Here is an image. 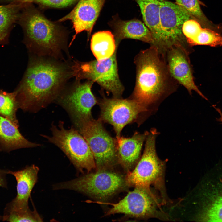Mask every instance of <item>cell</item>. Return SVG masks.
<instances>
[{"label": "cell", "mask_w": 222, "mask_h": 222, "mask_svg": "<svg viewBox=\"0 0 222 222\" xmlns=\"http://www.w3.org/2000/svg\"><path fill=\"white\" fill-rule=\"evenodd\" d=\"M70 74L64 64L42 58L31 60L15 91L19 108L36 113L47 107L61 92Z\"/></svg>", "instance_id": "obj_1"}, {"label": "cell", "mask_w": 222, "mask_h": 222, "mask_svg": "<svg viewBox=\"0 0 222 222\" xmlns=\"http://www.w3.org/2000/svg\"><path fill=\"white\" fill-rule=\"evenodd\" d=\"M135 85L132 99L147 110L155 113L163 101L175 91L178 83L171 75L164 55L154 45L136 56Z\"/></svg>", "instance_id": "obj_2"}, {"label": "cell", "mask_w": 222, "mask_h": 222, "mask_svg": "<svg viewBox=\"0 0 222 222\" xmlns=\"http://www.w3.org/2000/svg\"><path fill=\"white\" fill-rule=\"evenodd\" d=\"M28 4L23 6L18 20L28 45L38 53L56 57L64 44V32L58 25Z\"/></svg>", "instance_id": "obj_3"}, {"label": "cell", "mask_w": 222, "mask_h": 222, "mask_svg": "<svg viewBox=\"0 0 222 222\" xmlns=\"http://www.w3.org/2000/svg\"><path fill=\"white\" fill-rule=\"evenodd\" d=\"M158 133L155 128L147 132L143 154L133 171L125 176L128 186L150 187L153 186L160 192L163 203L167 197L164 178L165 163L158 158L156 148V139Z\"/></svg>", "instance_id": "obj_4"}, {"label": "cell", "mask_w": 222, "mask_h": 222, "mask_svg": "<svg viewBox=\"0 0 222 222\" xmlns=\"http://www.w3.org/2000/svg\"><path fill=\"white\" fill-rule=\"evenodd\" d=\"M128 187L125 176L111 169L97 170L74 179L55 184V190H74L99 200H107Z\"/></svg>", "instance_id": "obj_5"}, {"label": "cell", "mask_w": 222, "mask_h": 222, "mask_svg": "<svg viewBox=\"0 0 222 222\" xmlns=\"http://www.w3.org/2000/svg\"><path fill=\"white\" fill-rule=\"evenodd\" d=\"M63 122L57 126L52 124L51 135H42L50 142L58 147L66 155L79 172L89 173L96 166L91 149L85 139L75 127L65 128Z\"/></svg>", "instance_id": "obj_6"}, {"label": "cell", "mask_w": 222, "mask_h": 222, "mask_svg": "<svg viewBox=\"0 0 222 222\" xmlns=\"http://www.w3.org/2000/svg\"><path fill=\"white\" fill-rule=\"evenodd\" d=\"M75 128L87 141L94 159L96 171L111 169L118 163L116 139L108 134L100 119L92 117Z\"/></svg>", "instance_id": "obj_7"}, {"label": "cell", "mask_w": 222, "mask_h": 222, "mask_svg": "<svg viewBox=\"0 0 222 222\" xmlns=\"http://www.w3.org/2000/svg\"><path fill=\"white\" fill-rule=\"evenodd\" d=\"M72 75L77 80L87 79L97 83L111 93L114 98H121L124 90L118 75L116 51L110 58L86 62L74 61Z\"/></svg>", "instance_id": "obj_8"}, {"label": "cell", "mask_w": 222, "mask_h": 222, "mask_svg": "<svg viewBox=\"0 0 222 222\" xmlns=\"http://www.w3.org/2000/svg\"><path fill=\"white\" fill-rule=\"evenodd\" d=\"M135 187L133 191L129 192L123 199L117 203H106L100 201L94 202L112 206L105 216L122 213L137 218L168 219L161 209L158 199L150 187Z\"/></svg>", "instance_id": "obj_9"}, {"label": "cell", "mask_w": 222, "mask_h": 222, "mask_svg": "<svg viewBox=\"0 0 222 222\" xmlns=\"http://www.w3.org/2000/svg\"><path fill=\"white\" fill-rule=\"evenodd\" d=\"M94 82H78L72 88L61 92L55 100L68 114L74 127L92 117L91 110L97 100L91 88Z\"/></svg>", "instance_id": "obj_10"}, {"label": "cell", "mask_w": 222, "mask_h": 222, "mask_svg": "<svg viewBox=\"0 0 222 222\" xmlns=\"http://www.w3.org/2000/svg\"><path fill=\"white\" fill-rule=\"evenodd\" d=\"M101 109L99 118L112 125L116 134L121 132L127 124L136 121L143 114L148 115L145 108L133 99L109 98L103 97L99 103Z\"/></svg>", "instance_id": "obj_11"}, {"label": "cell", "mask_w": 222, "mask_h": 222, "mask_svg": "<svg viewBox=\"0 0 222 222\" xmlns=\"http://www.w3.org/2000/svg\"><path fill=\"white\" fill-rule=\"evenodd\" d=\"M161 38L157 47L164 51L173 45L181 44L190 47L182 31L185 22L192 19L175 3L166 0L161 3L159 14Z\"/></svg>", "instance_id": "obj_12"}, {"label": "cell", "mask_w": 222, "mask_h": 222, "mask_svg": "<svg viewBox=\"0 0 222 222\" xmlns=\"http://www.w3.org/2000/svg\"><path fill=\"white\" fill-rule=\"evenodd\" d=\"M189 49V47L186 46L176 44L163 51L169 72L173 78L184 86L190 94L194 91L207 100L195 83L189 57L190 53Z\"/></svg>", "instance_id": "obj_13"}, {"label": "cell", "mask_w": 222, "mask_h": 222, "mask_svg": "<svg viewBox=\"0 0 222 222\" xmlns=\"http://www.w3.org/2000/svg\"><path fill=\"white\" fill-rule=\"evenodd\" d=\"M39 168L34 165L27 166L19 171H8L17 182V194L6 207L5 213L26 211L29 209L28 201L31 191L37 183Z\"/></svg>", "instance_id": "obj_14"}, {"label": "cell", "mask_w": 222, "mask_h": 222, "mask_svg": "<svg viewBox=\"0 0 222 222\" xmlns=\"http://www.w3.org/2000/svg\"><path fill=\"white\" fill-rule=\"evenodd\" d=\"M105 0H80L68 14L59 21L70 20L72 22L75 34L71 44L76 35L83 31L90 35L93 26L99 16Z\"/></svg>", "instance_id": "obj_15"}, {"label": "cell", "mask_w": 222, "mask_h": 222, "mask_svg": "<svg viewBox=\"0 0 222 222\" xmlns=\"http://www.w3.org/2000/svg\"><path fill=\"white\" fill-rule=\"evenodd\" d=\"M147 133L136 132L128 138L116 137L118 163L127 172L130 171L139 159Z\"/></svg>", "instance_id": "obj_16"}, {"label": "cell", "mask_w": 222, "mask_h": 222, "mask_svg": "<svg viewBox=\"0 0 222 222\" xmlns=\"http://www.w3.org/2000/svg\"><path fill=\"white\" fill-rule=\"evenodd\" d=\"M16 126L10 121L0 115V149L9 152L23 148L35 147L40 146L39 143L32 142L22 135Z\"/></svg>", "instance_id": "obj_17"}, {"label": "cell", "mask_w": 222, "mask_h": 222, "mask_svg": "<svg viewBox=\"0 0 222 222\" xmlns=\"http://www.w3.org/2000/svg\"><path fill=\"white\" fill-rule=\"evenodd\" d=\"M113 25L114 38L117 44L122 40L126 38L138 40L151 45L154 44L150 31L145 24L139 20H118L113 23Z\"/></svg>", "instance_id": "obj_18"}, {"label": "cell", "mask_w": 222, "mask_h": 222, "mask_svg": "<svg viewBox=\"0 0 222 222\" xmlns=\"http://www.w3.org/2000/svg\"><path fill=\"white\" fill-rule=\"evenodd\" d=\"M221 183L206 193L196 220L203 222H222V179Z\"/></svg>", "instance_id": "obj_19"}, {"label": "cell", "mask_w": 222, "mask_h": 222, "mask_svg": "<svg viewBox=\"0 0 222 222\" xmlns=\"http://www.w3.org/2000/svg\"><path fill=\"white\" fill-rule=\"evenodd\" d=\"M163 0H135L139 5L144 23L150 31L154 45L158 46L160 42L161 30L159 14Z\"/></svg>", "instance_id": "obj_20"}, {"label": "cell", "mask_w": 222, "mask_h": 222, "mask_svg": "<svg viewBox=\"0 0 222 222\" xmlns=\"http://www.w3.org/2000/svg\"><path fill=\"white\" fill-rule=\"evenodd\" d=\"M114 35L109 31H99L93 35L91 49L96 60H100L111 57L116 51Z\"/></svg>", "instance_id": "obj_21"}, {"label": "cell", "mask_w": 222, "mask_h": 222, "mask_svg": "<svg viewBox=\"0 0 222 222\" xmlns=\"http://www.w3.org/2000/svg\"><path fill=\"white\" fill-rule=\"evenodd\" d=\"M24 4L11 2L0 5V43L7 38L13 25L18 20Z\"/></svg>", "instance_id": "obj_22"}, {"label": "cell", "mask_w": 222, "mask_h": 222, "mask_svg": "<svg viewBox=\"0 0 222 222\" xmlns=\"http://www.w3.org/2000/svg\"><path fill=\"white\" fill-rule=\"evenodd\" d=\"M175 3L185 11L191 17L199 22L203 27L218 32L222 31V25L215 24L209 20L202 11L199 0H175Z\"/></svg>", "instance_id": "obj_23"}, {"label": "cell", "mask_w": 222, "mask_h": 222, "mask_svg": "<svg viewBox=\"0 0 222 222\" xmlns=\"http://www.w3.org/2000/svg\"><path fill=\"white\" fill-rule=\"evenodd\" d=\"M19 108L15 91L9 93L0 90V115L10 121L18 127L16 112Z\"/></svg>", "instance_id": "obj_24"}, {"label": "cell", "mask_w": 222, "mask_h": 222, "mask_svg": "<svg viewBox=\"0 0 222 222\" xmlns=\"http://www.w3.org/2000/svg\"><path fill=\"white\" fill-rule=\"evenodd\" d=\"M198 45L221 46L222 35L216 31L202 27L191 43L190 46Z\"/></svg>", "instance_id": "obj_25"}, {"label": "cell", "mask_w": 222, "mask_h": 222, "mask_svg": "<svg viewBox=\"0 0 222 222\" xmlns=\"http://www.w3.org/2000/svg\"><path fill=\"white\" fill-rule=\"evenodd\" d=\"M3 220L9 222H41L43 219L35 209L5 213Z\"/></svg>", "instance_id": "obj_26"}, {"label": "cell", "mask_w": 222, "mask_h": 222, "mask_svg": "<svg viewBox=\"0 0 222 222\" xmlns=\"http://www.w3.org/2000/svg\"><path fill=\"white\" fill-rule=\"evenodd\" d=\"M202 27L199 22L193 19H188L184 23L182 31L189 46L190 43Z\"/></svg>", "instance_id": "obj_27"}, {"label": "cell", "mask_w": 222, "mask_h": 222, "mask_svg": "<svg viewBox=\"0 0 222 222\" xmlns=\"http://www.w3.org/2000/svg\"><path fill=\"white\" fill-rule=\"evenodd\" d=\"M78 0H24L23 4L35 2L44 6L54 8L66 7Z\"/></svg>", "instance_id": "obj_28"}, {"label": "cell", "mask_w": 222, "mask_h": 222, "mask_svg": "<svg viewBox=\"0 0 222 222\" xmlns=\"http://www.w3.org/2000/svg\"><path fill=\"white\" fill-rule=\"evenodd\" d=\"M7 172L0 170V186L5 187L6 185L5 176Z\"/></svg>", "instance_id": "obj_29"}, {"label": "cell", "mask_w": 222, "mask_h": 222, "mask_svg": "<svg viewBox=\"0 0 222 222\" xmlns=\"http://www.w3.org/2000/svg\"><path fill=\"white\" fill-rule=\"evenodd\" d=\"M212 106L215 109L220 115V118L216 119L217 120V121L222 123V112L221 110L219 108L216 107L214 105H213Z\"/></svg>", "instance_id": "obj_30"}, {"label": "cell", "mask_w": 222, "mask_h": 222, "mask_svg": "<svg viewBox=\"0 0 222 222\" xmlns=\"http://www.w3.org/2000/svg\"><path fill=\"white\" fill-rule=\"evenodd\" d=\"M23 0H11V2L22 4Z\"/></svg>", "instance_id": "obj_31"}]
</instances>
